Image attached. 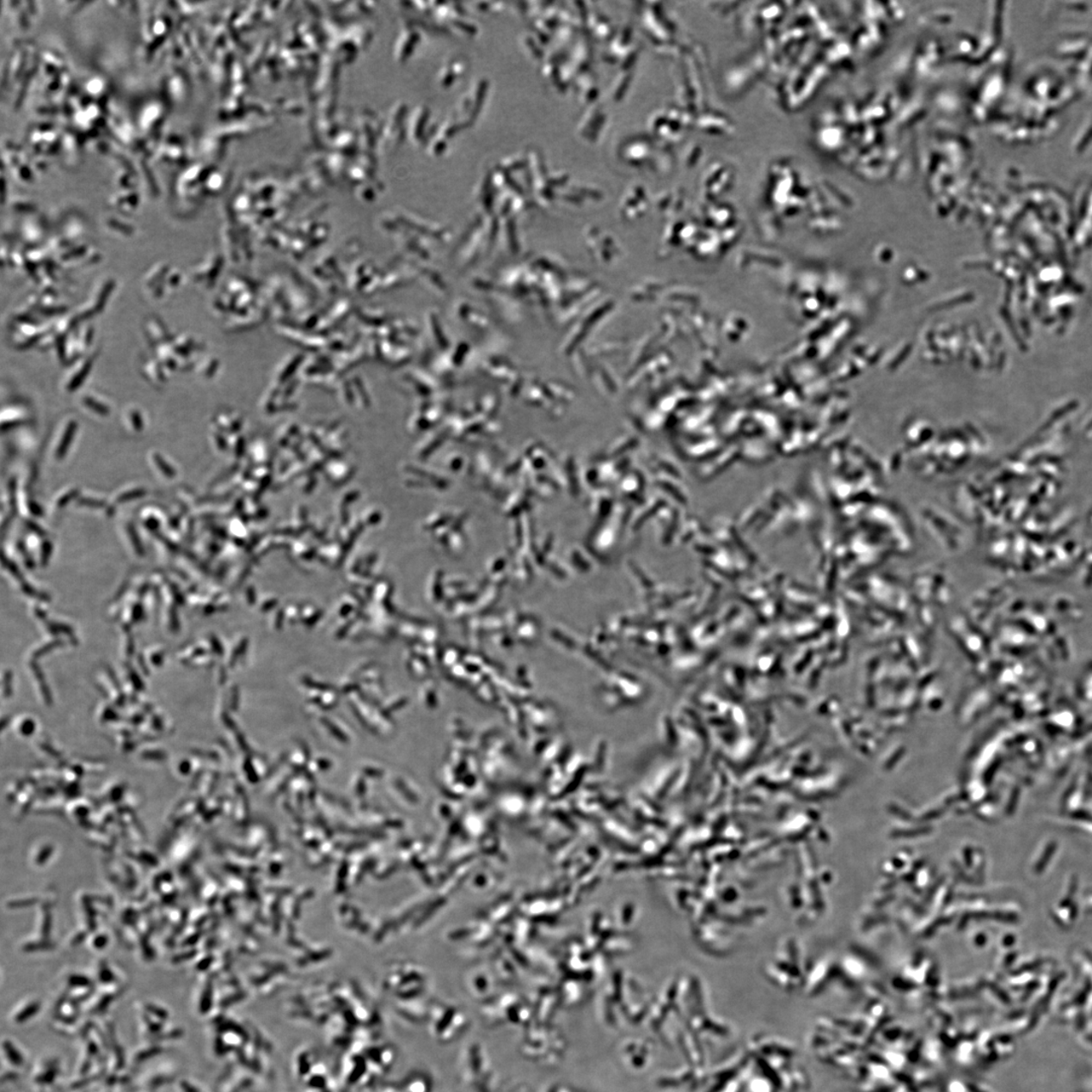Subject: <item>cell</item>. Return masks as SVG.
Returning a JSON list of instances; mask_svg holds the SVG:
<instances>
[{"instance_id": "obj_2", "label": "cell", "mask_w": 1092, "mask_h": 1092, "mask_svg": "<svg viewBox=\"0 0 1092 1092\" xmlns=\"http://www.w3.org/2000/svg\"><path fill=\"white\" fill-rule=\"evenodd\" d=\"M107 936L106 935L99 934L95 936V939L94 941V946L95 949H101V948H105V946L107 945Z\"/></svg>"}, {"instance_id": "obj_1", "label": "cell", "mask_w": 1092, "mask_h": 1092, "mask_svg": "<svg viewBox=\"0 0 1092 1092\" xmlns=\"http://www.w3.org/2000/svg\"><path fill=\"white\" fill-rule=\"evenodd\" d=\"M42 849H43L42 852H40V853L37 855V861H36V862H37V863H38V864H42V863H45V861H46V860H47V859H46V858H45V857H46V856H48V855H49V856H51L52 852H53V848H52V847H50V846H45V847H43Z\"/></svg>"}]
</instances>
